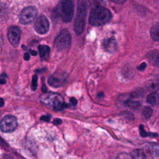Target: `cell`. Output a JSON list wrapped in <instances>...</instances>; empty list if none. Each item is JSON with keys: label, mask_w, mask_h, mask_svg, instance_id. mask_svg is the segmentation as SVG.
<instances>
[{"label": "cell", "mask_w": 159, "mask_h": 159, "mask_svg": "<svg viewBox=\"0 0 159 159\" xmlns=\"http://www.w3.org/2000/svg\"><path fill=\"white\" fill-rule=\"evenodd\" d=\"M112 15L108 9L103 6H97L92 9L89 17V22L91 25H102L110 21Z\"/></svg>", "instance_id": "cell-1"}, {"label": "cell", "mask_w": 159, "mask_h": 159, "mask_svg": "<svg viewBox=\"0 0 159 159\" xmlns=\"http://www.w3.org/2000/svg\"><path fill=\"white\" fill-rule=\"evenodd\" d=\"M57 16L63 22H68L71 20L74 14V4L71 1H60L55 9Z\"/></svg>", "instance_id": "cell-2"}, {"label": "cell", "mask_w": 159, "mask_h": 159, "mask_svg": "<svg viewBox=\"0 0 159 159\" xmlns=\"http://www.w3.org/2000/svg\"><path fill=\"white\" fill-rule=\"evenodd\" d=\"M87 14V4L84 1H80L78 3L77 12L74 22V30L77 35H80L84 30Z\"/></svg>", "instance_id": "cell-3"}, {"label": "cell", "mask_w": 159, "mask_h": 159, "mask_svg": "<svg viewBox=\"0 0 159 159\" xmlns=\"http://www.w3.org/2000/svg\"><path fill=\"white\" fill-rule=\"evenodd\" d=\"M71 37L69 32L62 30L54 40V47L58 50H63L68 48L71 44Z\"/></svg>", "instance_id": "cell-4"}, {"label": "cell", "mask_w": 159, "mask_h": 159, "mask_svg": "<svg viewBox=\"0 0 159 159\" xmlns=\"http://www.w3.org/2000/svg\"><path fill=\"white\" fill-rule=\"evenodd\" d=\"M1 129L3 132H12L17 127V120L15 116L7 115L2 118L0 123Z\"/></svg>", "instance_id": "cell-5"}, {"label": "cell", "mask_w": 159, "mask_h": 159, "mask_svg": "<svg viewBox=\"0 0 159 159\" xmlns=\"http://www.w3.org/2000/svg\"><path fill=\"white\" fill-rule=\"evenodd\" d=\"M37 14V11L34 7L29 6L25 7L19 15V20L22 24H29L35 19Z\"/></svg>", "instance_id": "cell-6"}, {"label": "cell", "mask_w": 159, "mask_h": 159, "mask_svg": "<svg viewBox=\"0 0 159 159\" xmlns=\"http://www.w3.org/2000/svg\"><path fill=\"white\" fill-rule=\"evenodd\" d=\"M43 101L45 104H48L49 106L52 107L54 110H61L65 106L61 97L55 94L49 95L47 98H44Z\"/></svg>", "instance_id": "cell-7"}, {"label": "cell", "mask_w": 159, "mask_h": 159, "mask_svg": "<svg viewBox=\"0 0 159 159\" xmlns=\"http://www.w3.org/2000/svg\"><path fill=\"white\" fill-rule=\"evenodd\" d=\"M21 35V30L17 26L12 25L7 30V38L11 45L17 47L20 42Z\"/></svg>", "instance_id": "cell-8"}, {"label": "cell", "mask_w": 159, "mask_h": 159, "mask_svg": "<svg viewBox=\"0 0 159 159\" xmlns=\"http://www.w3.org/2000/svg\"><path fill=\"white\" fill-rule=\"evenodd\" d=\"M35 30L40 34H45L49 30V22L45 16H40L35 21Z\"/></svg>", "instance_id": "cell-9"}, {"label": "cell", "mask_w": 159, "mask_h": 159, "mask_svg": "<svg viewBox=\"0 0 159 159\" xmlns=\"http://www.w3.org/2000/svg\"><path fill=\"white\" fill-rule=\"evenodd\" d=\"M65 80V75L60 72L53 74L48 80L49 84L53 87H59L62 85Z\"/></svg>", "instance_id": "cell-10"}, {"label": "cell", "mask_w": 159, "mask_h": 159, "mask_svg": "<svg viewBox=\"0 0 159 159\" xmlns=\"http://www.w3.org/2000/svg\"><path fill=\"white\" fill-rule=\"evenodd\" d=\"M102 46L106 51L108 52H112L117 48V43L114 37H109L103 40Z\"/></svg>", "instance_id": "cell-11"}, {"label": "cell", "mask_w": 159, "mask_h": 159, "mask_svg": "<svg viewBox=\"0 0 159 159\" xmlns=\"http://www.w3.org/2000/svg\"><path fill=\"white\" fill-rule=\"evenodd\" d=\"M148 61L153 65L159 68V50H153L147 54Z\"/></svg>", "instance_id": "cell-12"}, {"label": "cell", "mask_w": 159, "mask_h": 159, "mask_svg": "<svg viewBox=\"0 0 159 159\" xmlns=\"http://www.w3.org/2000/svg\"><path fill=\"white\" fill-rule=\"evenodd\" d=\"M145 150L147 153L150 155L159 156V144L155 142H150L145 146Z\"/></svg>", "instance_id": "cell-13"}, {"label": "cell", "mask_w": 159, "mask_h": 159, "mask_svg": "<svg viewBox=\"0 0 159 159\" xmlns=\"http://www.w3.org/2000/svg\"><path fill=\"white\" fill-rule=\"evenodd\" d=\"M147 102L150 105L156 106L159 104V94L157 93H152L147 97Z\"/></svg>", "instance_id": "cell-14"}, {"label": "cell", "mask_w": 159, "mask_h": 159, "mask_svg": "<svg viewBox=\"0 0 159 159\" xmlns=\"http://www.w3.org/2000/svg\"><path fill=\"white\" fill-rule=\"evenodd\" d=\"M150 36L154 41H159V23H156L151 27Z\"/></svg>", "instance_id": "cell-15"}, {"label": "cell", "mask_w": 159, "mask_h": 159, "mask_svg": "<svg viewBox=\"0 0 159 159\" xmlns=\"http://www.w3.org/2000/svg\"><path fill=\"white\" fill-rule=\"evenodd\" d=\"M146 87L150 91H157L159 89V79H154L150 80L146 85Z\"/></svg>", "instance_id": "cell-16"}, {"label": "cell", "mask_w": 159, "mask_h": 159, "mask_svg": "<svg viewBox=\"0 0 159 159\" xmlns=\"http://www.w3.org/2000/svg\"><path fill=\"white\" fill-rule=\"evenodd\" d=\"M39 51L40 57L42 58H46L50 53V48L45 45H40L39 46Z\"/></svg>", "instance_id": "cell-17"}, {"label": "cell", "mask_w": 159, "mask_h": 159, "mask_svg": "<svg viewBox=\"0 0 159 159\" xmlns=\"http://www.w3.org/2000/svg\"><path fill=\"white\" fill-rule=\"evenodd\" d=\"M131 155L134 159H145L146 155L143 150L142 149H135L132 151Z\"/></svg>", "instance_id": "cell-18"}, {"label": "cell", "mask_w": 159, "mask_h": 159, "mask_svg": "<svg viewBox=\"0 0 159 159\" xmlns=\"http://www.w3.org/2000/svg\"><path fill=\"white\" fill-rule=\"evenodd\" d=\"M125 105L132 109H137L140 107L141 104L138 101H132V100H128L125 102Z\"/></svg>", "instance_id": "cell-19"}, {"label": "cell", "mask_w": 159, "mask_h": 159, "mask_svg": "<svg viewBox=\"0 0 159 159\" xmlns=\"http://www.w3.org/2000/svg\"><path fill=\"white\" fill-rule=\"evenodd\" d=\"M139 130H140V135L143 137H155L157 136V134L155 133H151V132H147L145 130L143 126L142 125H140L139 127Z\"/></svg>", "instance_id": "cell-20"}, {"label": "cell", "mask_w": 159, "mask_h": 159, "mask_svg": "<svg viewBox=\"0 0 159 159\" xmlns=\"http://www.w3.org/2000/svg\"><path fill=\"white\" fill-rule=\"evenodd\" d=\"M153 113V110L150 107H146L142 111V116L145 119H148L150 118Z\"/></svg>", "instance_id": "cell-21"}, {"label": "cell", "mask_w": 159, "mask_h": 159, "mask_svg": "<svg viewBox=\"0 0 159 159\" xmlns=\"http://www.w3.org/2000/svg\"><path fill=\"white\" fill-rule=\"evenodd\" d=\"M37 81H38V76L37 75H34L32 76V84H31V88L33 91H35L37 87Z\"/></svg>", "instance_id": "cell-22"}, {"label": "cell", "mask_w": 159, "mask_h": 159, "mask_svg": "<svg viewBox=\"0 0 159 159\" xmlns=\"http://www.w3.org/2000/svg\"><path fill=\"white\" fill-rule=\"evenodd\" d=\"M116 159H134V158L130 154L122 152L119 153L117 155Z\"/></svg>", "instance_id": "cell-23"}, {"label": "cell", "mask_w": 159, "mask_h": 159, "mask_svg": "<svg viewBox=\"0 0 159 159\" xmlns=\"http://www.w3.org/2000/svg\"><path fill=\"white\" fill-rule=\"evenodd\" d=\"M120 115L128 120H133L134 119V115L131 112L128 111H124L120 114Z\"/></svg>", "instance_id": "cell-24"}, {"label": "cell", "mask_w": 159, "mask_h": 159, "mask_svg": "<svg viewBox=\"0 0 159 159\" xmlns=\"http://www.w3.org/2000/svg\"><path fill=\"white\" fill-rule=\"evenodd\" d=\"M146 66H147L146 63H142L139 66H137V68L139 70H144L146 68Z\"/></svg>", "instance_id": "cell-25"}, {"label": "cell", "mask_w": 159, "mask_h": 159, "mask_svg": "<svg viewBox=\"0 0 159 159\" xmlns=\"http://www.w3.org/2000/svg\"><path fill=\"white\" fill-rule=\"evenodd\" d=\"M50 117L49 116H42L40 117V120H45V121H47V122H48L50 120Z\"/></svg>", "instance_id": "cell-26"}, {"label": "cell", "mask_w": 159, "mask_h": 159, "mask_svg": "<svg viewBox=\"0 0 159 159\" xmlns=\"http://www.w3.org/2000/svg\"><path fill=\"white\" fill-rule=\"evenodd\" d=\"M70 103L73 105V106H75L77 104V100L75 98H71L70 99Z\"/></svg>", "instance_id": "cell-27"}, {"label": "cell", "mask_w": 159, "mask_h": 159, "mask_svg": "<svg viewBox=\"0 0 159 159\" xmlns=\"http://www.w3.org/2000/svg\"><path fill=\"white\" fill-rule=\"evenodd\" d=\"M53 124H55V125H59L60 124H61L62 122V120L60 119H55L54 120H53Z\"/></svg>", "instance_id": "cell-28"}, {"label": "cell", "mask_w": 159, "mask_h": 159, "mask_svg": "<svg viewBox=\"0 0 159 159\" xmlns=\"http://www.w3.org/2000/svg\"><path fill=\"white\" fill-rule=\"evenodd\" d=\"M24 58L25 60H29L30 58V55L28 53H25L24 55Z\"/></svg>", "instance_id": "cell-29"}, {"label": "cell", "mask_w": 159, "mask_h": 159, "mask_svg": "<svg viewBox=\"0 0 159 159\" xmlns=\"http://www.w3.org/2000/svg\"><path fill=\"white\" fill-rule=\"evenodd\" d=\"M30 53H31V55H37V52H35V51L31 50Z\"/></svg>", "instance_id": "cell-30"}, {"label": "cell", "mask_w": 159, "mask_h": 159, "mask_svg": "<svg viewBox=\"0 0 159 159\" xmlns=\"http://www.w3.org/2000/svg\"><path fill=\"white\" fill-rule=\"evenodd\" d=\"M112 2H116V3H123L124 1H112Z\"/></svg>", "instance_id": "cell-31"}, {"label": "cell", "mask_w": 159, "mask_h": 159, "mask_svg": "<svg viewBox=\"0 0 159 159\" xmlns=\"http://www.w3.org/2000/svg\"><path fill=\"white\" fill-rule=\"evenodd\" d=\"M3 105H4V101L2 98H1V106L2 107V106H3Z\"/></svg>", "instance_id": "cell-32"}]
</instances>
